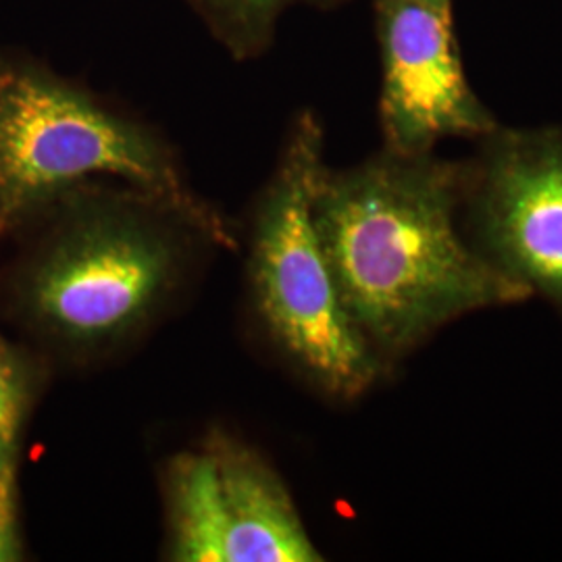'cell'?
I'll use <instances>...</instances> for the list:
<instances>
[{
    "label": "cell",
    "instance_id": "10",
    "mask_svg": "<svg viewBox=\"0 0 562 562\" xmlns=\"http://www.w3.org/2000/svg\"><path fill=\"white\" fill-rule=\"evenodd\" d=\"M23 559L13 464L0 467V562Z\"/></svg>",
    "mask_w": 562,
    "mask_h": 562
},
{
    "label": "cell",
    "instance_id": "3",
    "mask_svg": "<svg viewBox=\"0 0 562 562\" xmlns=\"http://www.w3.org/2000/svg\"><path fill=\"white\" fill-rule=\"evenodd\" d=\"M323 132L306 113L294 123L262 194L250 244V285L262 325L323 394L352 401L387 371L341 304L315 223Z\"/></svg>",
    "mask_w": 562,
    "mask_h": 562
},
{
    "label": "cell",
    "instance_id": "5",
    "mask_svg": "<svg viewBox=\"0 0 562 562\" xmlns=\"http://www.w3.org/2000/svg\"><path fill=\"white\" fill-rule=\"evenodd\" d=\"M167 494L173 561H323L280 475L232 438L178 457Z\"/></svg>",
    "mask_w": 562,
    "mask_h": 562
},
{
    "label": "cell",
    "instance_id": "1",
    "mask_svg": "<svg viewBox=\"0 0 562 562\" xmlns=\"http://www.w3.org/2000/svg\"><path fill=\"white\" fill-rule=\"evenodd\" d=\"M464 165L427 155L380 157L348 171L325 167L315 223L341 304L390 369L448 323L529 301L467 238Z\"/></svg>",
    "mask_w": 562,
    "mask_h": 562
},
{
    "label": "cell",
    "instance_id": "6",
    "mask_svg": "<svg viewBox=\"0 0 562 562\" xmlns=\"http://www.w3.org/2000/svg\"><path fill=\"white\" fill-rule=\"evenodd\" d=\"M482 140L464 167V234L562 317V130L496 127Z\"/></svg>",
    "mask_w": 562,
    "mask_h": 562
},
{
    "label": "cell",
    "instance_id": "4",
    "mask_svg": "<svg viewBox=\"0 0 562 562\" xmlns=\"http://www.w3.org/2000/svg\"><path fill=\"white\" fill-rule=\"evenodd\" d=\"M155 211L144 196L78 202L23 273L30 322L88 352L136 334L180 280V244Z\"/></svg>",
    "mask_w": 562,
    "mask_h": 562
},
{
    "label": "cell",
    "instance_id": "9",
    "mask_svg": "<svg viewBox=\"0 0 562 562\" xmlns=\"http://www.w3.org/2000/svg\"><path fill=\"white\" fill-rule=\"evenodd\" d=\"M290 0H211L238 46H257Z\"/></svg>",
    "mask_w": 562,
    "mask_h": 562
},
{
    "label": "cell",
    "instance_id": "11",
    "mask_svg": "<svg viewBox=\"0 0 562 562\" xmlns=\"http://www.w3.org/2000/svg\"><path fill=\"white\" fill-rule=\"evenodd\" d=\"M429 2H436V4H443V7H450V0H429Z\"/></svg>",
    "mask_w": 562,
    "mask_h": 562
},
{
    "label": "cell",
    "instance_id": "8",
    "mask_svg": "<svg viewBox=\"0 0 562 562\" xmlns=\"http://www.w3.org/2000/svg\"><path fill=\"white\" fill-rule=\"evenodd\" d=\"M27 375L20 359L0 340V467L13 464L27 408Z\"/></svg>",
    "mask_w": 562,
    "mask_h": 562
},
{
    "label": "cell",
    "instance_id": "2",
    "mask_svg": "<svg viewBox=\"0 0 562 562\" xmlns=\"http://www.w3.org/2000/svg\"><path fill=\"white\" fill-rule=\"evenodd\" d=\"M92 178H115L204 238L232 246L155 134L48 71L0 57V236Z\"/></svg>",
    "mask_w": 562,
    "mask_h": 562
},
{
    "label": "cell",
    "instance_id": "7",
    "mask_svg": "<svg viewBox=\"0 0 562 562\" xmlns=\"http://www.w3.org/2000/svg\"><path fill=\"white\" fill-rule=\"evenodd\" d=\"M385 150L427 155L443 138H483L498 123L462 69L450 7L380 0Z\"/></svg>",
    "mask_w": 562,
    "mask_h": 562
}]
</instances>
